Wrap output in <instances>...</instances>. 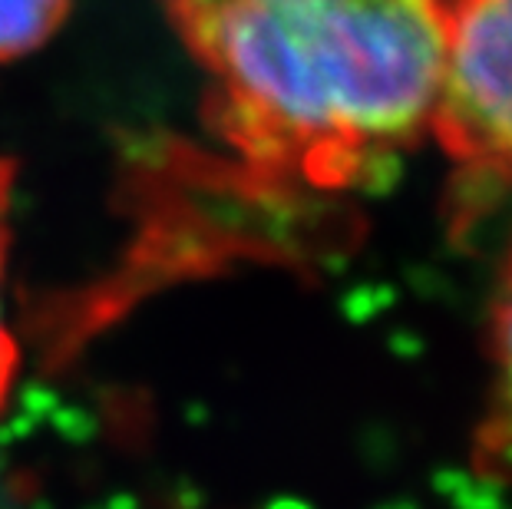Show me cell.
<instances>
[{
  "mask_svg": "<svg viewBox=\"0 0 512 509\" xmlns=\"http://www.w3.org/2000/svg\"><path fill=\"white\" fill-rule=\"evenodd\" d=\"M70 14V0H0V67L43 47Z\"/></svg>",
  "mask_w": 512,
  "mask_h": 509,
  "instance_id": "cell-4",
  "label": "cell"
},
{
  "mask_svg": "<svg viewBox=\"0 0 512 509\" xmlns=\"http://www.w3.org/2000/svg\"><path fill=\"white\" fill-rule=\"evenodd\" d=\"M205 126L265 182L354 189L430 133L450 0H166Z\"/></svg>",
  "mask_w": 512,
  "mask_h": 509,
  "instance_id": "cell-1",
  "label": "cell"
},
{
  "mask_svg": "<svg viewBox=\"0 0 512 509\" xmlns=\"http://www.w3.org/2000/svg\"><path fill=\"white\" fill-rule=\"evenodd\" d=\"M489 364V400L470 443V467L479 480L512 486V262L493 301Z\"/></svg>",
  "mask_w": 512,
  "mask_h": 509,
  "instance_id": "cell-3",
  "label": "cell"
},
{
  "mask_svg": "<svg viewBox=\"0 0 512 509\" xmlns=\"http://www.w3.org/2000/svg\"><path fill=\"white\" fill-rule=\"evenodd\" d=\"M10 196H14V162L0 159V417L14 397L20 371V344L4 314V275H7V245H10Z\"/></svg>",
  "mask_w": 512,
  "mask_h": 509,
  "instance_id": "cell-5",
  "label": "cell"
},
{
  "mask_svg": "<svg viewBox=\"0 0 512 509\" xmlns=\"http://www.w3.org/2000/svg\"><path fill=\"white\" fill-rule=\"evenodd\" d=\"M430 133L470 176L512 182V0H450Z\"/></svg>",
  "mask_w": 512,
  "mask_h": 509,
  "instance_id": "cell-2",
  "label": "cell"
}]
</instances>
